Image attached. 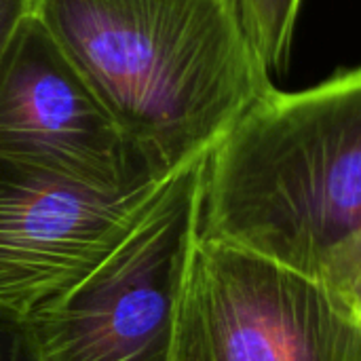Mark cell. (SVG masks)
<instances>
[{
  "label": "cell",
  "mask_w": 361,
  "mask_h": 361,
  "mask_svg": "<svg viewBox=\"0 0 361 361\" xmlns=\"http://www.w3.org/2000/svg\"><path fill=\"white\" fill-rule=\"evenodd\" d=\"M36 17L159 182L275 87L241 0H36Z\"/></svg>",
  "instance_id": "cell-1"
},
{
  "label": "cell",
  "mask_w": 361,
  "mask_h": 361,
  "mask_svg": "<svg viewBox=\"0 0 361 361\" xmlns=\"http://www.w3.org/2000/svg\"><path fill=\"white\" fill-rule=\"evenodd\" d=\"M199 237L313 277L361 315V66L252 104L207 154Z\"/></svg>",
  "instance_id": "cell-2"
},
{
  "label": "cell",
  "mask_w": 361,
  "mask_h": 361,
  "mask_svg": "<svg viewBox=\"0 0 361 361\" xmlns=\"http://www.w3.org/2000/svg\"><path fill=\"white\" fill-rule=\"evenodd\" d=\"M205 161L169 176L99 267L25 317L40 361H171L199 241Z\"/></svg>",
  "instance_id": "cell-3"
},
{
  "label": "cell",
  "mask_w": 361,
  "mask_h": 361,
  "mask_svg": "<svg viewBox=\"0 0 361 361\" xmlns=\"http://www.w3.org/2000/svg\"><path fill=\"white\" fill-rule=\"evenodd\" d=\"M171 361H361V315L313 277L199 237Z\"/></svg>",
  "instance_id": "cell-4"
},
{
  "label": "cell",
  "mask_w": 361,
  "mask_h": 361,
  "mask_svg": "<svg viewBox=\"0 0 361 361\" xmlns=\"http://www.w3.org/2000/svg\"><path fill=\"white\" fill-rule=\"evenodd\" d=\"M0 161L99 190L159 182L36 13L0 63Z\"/></svg>",
  "instance_id": "cell-5"
},
{
  "label": "cell",
  "mask_w": 361,
  "mask_h": 361,
  "mask_svg": "<svg viewBox=\"0 0 361 361\" xmlns=\"http://www.w3.org/2000/svg\"><path fill=\"white\" fill-rule=\"evenodd\" d=\"M163 182L99 190L0 161V307H51L133 231Z\"/></svg>",
  "instance_id": "cell-6"
},
{
  "label": "cell",
  "mask_w": 361,
  "mask_h": 361,
  "mask_svg": "<svg viewBox=\"0 0 361 361\" xmlns=\"http://www.w3.org/2000/svg\"><path fill=\"white\" fill-rule=\"evenodd\" d=\"M300 4L302 0H241L252 40L271 76L288 70Z\"/></svg>",
  "instance_id": "cell-7"
},
{
  "label": "cell",
  "mask_w": 361,
  "mask_h": 361,
  "mask_svg": "<svg viewBox=\"0 0 361 361\" xmlns=\"http://www.w3.org/2000/svg\"><path fill=\"white\" fill-rule=\"evenodd\" d=\"M0 361H40L27 319L0 307Z\"/></svg>",
  "instance_id": "cell-8"
},
{
  "label": "cell",
  "mask_w": 361,
  "mask_h": 361,
  "mask_svg": "<svg viewBox=\"0 0 361 361\" xmlns=\"http://www.w3.org/2000/svg\"><path fill=\"white\" fill-rule=\"evenodd\" d=\"M36 13V0H0V63L23 23Z\"/></svg>",
  "instance_id": "cell-9"
}]
</instances>
